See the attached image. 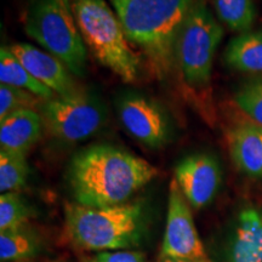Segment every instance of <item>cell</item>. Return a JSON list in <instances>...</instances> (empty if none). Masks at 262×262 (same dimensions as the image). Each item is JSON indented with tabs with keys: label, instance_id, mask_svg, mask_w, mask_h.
<instances>
[{
	"label": "cell",
	"instance_id": "7402d4cb",
	"mask_svg": "<svg viewBox=\"0 0 262 262\" xmlns=\"http://www.w3.org/2000/svg\"><path fill=\"white\" fill-rule=\"evenodd\" d=\"M234 102L255 124L262 126V79L244 84L234 95Z\"/></svg>",
	"mask_w": 262,
	"mask_h": 262
},
{
	"label": "cell",
	"instance_id": "52a82bcc",
	"mask_svg": "<svg viewBox=\"0 0 262 262\" xmlns=\"http://www.w3.org/2000/svg\"><path fill=\"white\" fill-rule=\"evenodd\" d=\"M38 110L48 133L66 143L93 136L102 127L107 116L98 97L83 89L68 96L42 100Z\"/></svg>",
	"mask_w": 262,
	"mask_h": 262
},
{
	"label": "cell",
	"instance_id": "5b68a950",
	"mask_svg": "<svg viewBox=\"0 0 262 262\" xmlns=\"http://www.w3.org/2000/svg\"><path fill=\"white\" fill-rule=\"evenodd\" d=\"M25 31L49 54L57 57L72 74H85L88 49L70 0H31L26 11Z\"/></svg>",
	"mask_w": 262,
	"mask_h": 262
},
{
	"label": "cell",
	"instance_id": "7a4b0ae2",
	"mask_svg": "<svg viewBox=\"0 0 262 262\" xmlns=\"http://www.w3.org/2000/svg\"><path fill=\"white\" fill-rule=\"evenodd\" d=\"M199 0H111L129 41L142 49L164 79L175 67V45L183 22Z\"/></svg>",
	"mask_w": 262,
	"mask_h": 262
},
{
	"label": "cell",
	"instance_id": "ffe728a7",
	"mask_svg": "<svg viewBox=\"0 0 262 262\" xmlns=\"http://www.w3.org/2000/svg\"><path fill=\"white\" fill-rule=\"evenodd\" d=\"M32 216L33 209L19 193H2L0 195V231L26 226Z\"/></svg>",
	"mask_w": 262,
	"mask_h": 262
},
{
	"label": "cell",
	"instance_id": "4fadbf2b",
	"mask_svg": "<svg viewBox=\"0 0 262 262\" xmlns=\"http://www.w3.org/2000/svg\"><path fill=\"white\" fill-rule=\"evenodd\" d=\"M228 147L235 166L251 178H262V129L242 124L229 130Z\"/></svg>",
	"mask_w": 262,
	"mask_h": 262
},
{
	"label": "cell",
	"instance_id": "2e32d148",
	"mask_svg": "<svg viewBox=\"0 0 262 262\" xmlns=\"http://www.w3.org/2000/svg\"><path fill=\"white\" fill-rule=\"evenodd\" d=\"M0 81L2 84L28 91L40 100H50L56 96L54 91L38 81L26 70L10 50V47H2L0 49Z\"/></svg>",
	"mask_w": 262,
	"mask_h": 262
},
{
	"label": "cell",
	"instance_id": "d4e9b609",
	"mask_svg": "<svg viewBox=\"0 0 262 262\" xmlns=\"http://www.w3.org/2000/svg\"><path fill=\"white\" fill-rule=\"evenodd\" d=\"M90 262H96V261H95V260H91V261H90Z\"/></svg>",
	"mask_w": 262,
	"mask_h": 262
},
{
	"label": "cell",
	"instance_id": "d6986e66",
	"mask_svg": "<svg viewBox=\"0 0 262 262\" xmlns=\"http://www.w3.org/2000/svg\"><path fill=\"white\" fill-rule=\"evenodd\" d=\"M29 165L24 155L0 150V191L17 192L27 183Z\"/></svg>",
	"mask_w": 262,
	"mask_h": 262
},
{
	"label": "cell",
	"instance_id": "ba28073f",
	"mask_svg": "<svg viewBox=\"0 0 262 262\" xmlns=\"http://www.w3.org/2000/svg\"><path fill=\"white\" fill-rule=\"evenodd\" d=\"M188 202L175 179L169 187L168 214L160 256L210 262L196 232Z\"/></svg>",
	"mask_w": 262,
	"mask_h": 262
},
{
	"label": "cell",
	"instance_id": "3957f363",
	"mask_svg": "<svg viewBox=\"0 0 262 262\" xmlns=\"http://www.w3.org/2000/svg\"><path fill=\"white\" fill-rule=\"evenodd\" d=\"M66 232L75 247L90 251L125 250L140 244L143 210L139 203L91 208L78 203L64 206Z\"/></svg>",
	"mask_w": 262,
	"mask_h": 262
},
{
	"label": "cell",
	"instance_id": "484cf974",
	"mask_svg": "<svg viewBox=\"0 0 262 262\" xmlns=\"http://www.w3.org/2000/svg\"><path fill=\"white\" fill-rule=\"evenodd\" d=\"M54 262H58V261H54Z\"/></svg>",
	"mask_w": 262,
	"mask_h": 262
},
{
	"label": "cell",
	"instance_id": "277c9868",
	"mask_svg": "<svg viewBox=\"0 0 262 262\" xmlns=\"http://www.w3.org/2000/svg\"><path fill=\"white\" fill-rule=\"evenodd\" d=\"M85 47L95 60L120 79L139 78L140 58L129 45L117 12L106 0H70Z\"/></svg>",
	"mask_w": 262,
	"mask_h": 262
},
{
	"label": "cell",
	"instance_id": "cb8c5ba5",
	"mask_svg": "<svg viewBox=\"0 0 262 262\" xmlns=\"http://www.w3.org/2000/svg\"><path fill=\"white\" fill-rule=\"evenodd\" d=\"M158 262H204V261H191V260H182V258H173V257H163V256H160Z\"/></svg>",
	"mask_w": 262,
	"mask_h": 262
},
{
	"label": "cell",
	"instance_id": "603a6c76",
	"mask_svg": "<svg viewBox=\"0 0 262 262\" xmlns=\"http://www.w3.org/2000/svg\"><path fill=\"white\" fill-rule=\"evenodd\" d=\"M94 260L96 262H147L143 254L130 250H117L100 253Z\"/></svg>",
	"mask_w": 262,
	"mask_h": 262
},
{
	"label": "cell",
	"instance_id": "6da1fadb",
	"mask_svg": "<svg viewBox=\"0 0 262 262\" xmlns=\"http://www.w3.org/2000/svg\"><path fill=\"white\" fill-rule=\"evenodd\" d=\"M158 175L147 160L111 145H95L71 159L67 181L74 202L91 208L122 205Z\"/></svg>",
	"mask_w": 262,
	"mask_h": 262
},
{
	"label": "cell",
	"instance_id": "9c48e42d",
	"mask_svg": "<svg viewBox=\"0 0 262 262\" xmlns=\"http://www.w3.org/2000/svg\"><path fill=\"white\" fill-rule=\"evenodd\" d=\"M120 123L134 139L149 148H160L170 141L171 123L165 111L136 93H127L117 101Z\"/></svg>",
	"mask_w": 262,
	"mask_h": 262
},
{
	"label": "cell",
	"instance_id": "44dd1931",
	"mask_svg": "<svg viewBox=\"0 0 262 262\" xmlns=\"http://www.w3.org/2000/svg\"><path fill=\"white\" fill-rule=\"evenodd\" d=\"M42 100L28 91L10 85H0V120L26 108L39 107Z\"/></svg>",
	"mask_w": 262,
	"mask_h": 262
},
{
	"label": "cell",
	"instance_id": "7c38bea8",
	"mask_svg": "<svg viewBox=\"0 0 262 262\" xmlns=\"http://www.w3.org/2000/svg\"><path fill=\"white\" fill-rule=\"evenodd\" d=\"M44 123L38 111L32 108L17 111L0 120L2 150L27 156L29 149L40 140Z\"/></svg>",
	"mask_w": 262,
	"mask_h": 262
},
{
	"label": "cell",
	"instance_id": "5bb4252c",
	"mask_svg": "<svg viewBox=\"0 0 262 262\" xmlns=\"http://www.w3.org/2000/svg\"><path fill=\"white\" fill-rule=\"evenodd\" d=\"M229 262H262V211L247 208L241 212Z\"/></svg>",
	"mask_w": 262,
	"mask_h": 262
},
{
	"label": "cell",
	"instance_id": "4316f807",
	"mask_svg": "<svg viewBox=\"0 0 262 262\" xmlns=\"http://www.w3.org/2000/svg\"><path fill=\"white\" fill-rule=\"evenodd\" d=\"M261 129H262V126H261Z\"/></svg>",
	"mask_w": 262,
	"mask_h": 262
},
{
	"label": "cell",
	"instance_id": "8992f818",
	"mask_svg": "<svg viewBox=\"0 0 262 262\" xmlns=\"http://www.w3.org/2000/svg\"><path fill=\"white\" fill-rule=\"evenodd\" d=\"M224 29L199 0L180 29L175 45V66L186 85L203 89L210 83L212 61Z\"/></svg>",
	"mask_w": 262,
	"mask_h": 262
},
{
	"label": "cell",
	"instance_id": "9a60e30c",
	"mask_svg": "<svg viewBox=\"0 0 262 262\" xmlns=\"http://www.w3.org/2000/svg\"><path fill=\"white\" fill-rule=\"evenodd\" d=\"M224 55L226 64L233 70L262 73V29L242 33L233 38Z\"/></svg>",
	"mask_w": 262,
	"mask_h": 262
},
{
	"label": "cell",
	"instance_id": "30bf717a",
	"mask_svg": "<svg viewBox=\"0 0 262 262\" xmlns=\"http://www.w3.org/2000/svg\"><path fill=\"white\" fill-rule=\"evenodd\" d=\"M188 204L202 209L211 203L221 183V169L215 157L196 153L183 158L175 168V178Z\"/></svg>",
	"mask_w": 262,
	"mask_h": 262
},
{
	"label": "cell",
	"instance_id": "ac0fdd59",
	"mask_svg": "<svg viewBox=\"0 0 262 262\" xmlns=\"http://www.w3.org/2000/svg\"><path fill=\"white\" fill-rule=\"evenodd\" d=\"M219 18L232 31L249 32L256 17L254 0H214Z\"/></svg>",
	"mask_w": 262,
	"mask_h": 262
},
{
	"label": "cell",
	"instance_id": "e0dca14e",
	"mask_svg": "<svg viewBox=\"0 0 262 262\" xmlns=\"http://www.w3.org/2000/svg\"><path fill=\"white\" fill-rule=\"evenodd\" d=\"M40 242L27 225L18 228L0 231V260L22 262L39 253Z\"/></svg>",
	"mask_w": 262,
	"mask_h": 262
},
{
	"label": "cell",
	"instance_id": "8fae6325",
	"mask_svg": "<svg viewBox=\"0 0 262 262\" xmlns=\"http://www.w3.org/2000/svg\"><path fill=\"white\" fill-rule=\"evenodd\" d=\"M10 50L35 79L47 85L56 96H68L80 89L71 71L49 52L25 42L11 45Z\"/></svg>",
	"mask_w": 262,
	"mask_h": 262
}]
</instances>
